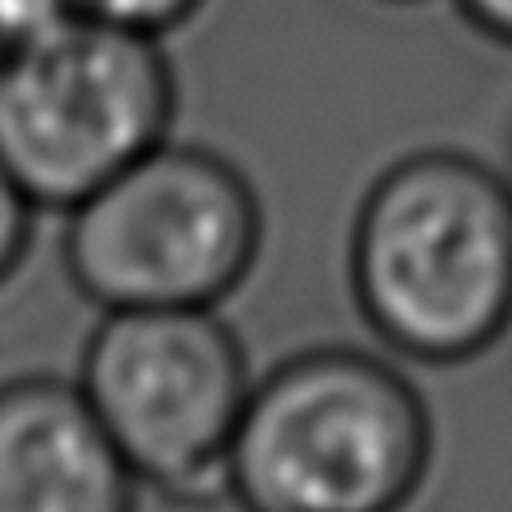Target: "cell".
<instances>
[{"instance_id": "obj_1", "label": "cell", "mask_w": 512, "mask_h": 512, "mask_svg": "<svg viewBox=\"0 0 512 512\" xmlns=\"http://www.w3.org/2000/svg\"><path fill=\"white\" fill-rule=\"evenodd\" d=\"M364 324L420 364H464L512 324V184L460 148L392 160L348 236Z\"/></svg>"}, {"instance_id": "obj_2", "label": "cell", "mask_w": 512, "mask_h": 512, "mask_svg": "<svg viewBox=\"0 0 512 512\" xmlns=\"http://www.w3.org/2000/svg\"><path fill=\"white\" fill-rule=\"evenodd\" d=\"M432 464L412 380L360 348H308L252 380L228 496L244 512H404Z\"/></svg>"}, {"instance_id": "obj_3", "label": "cell", "mask_w": 512, "mask_h": 512, "mask_svg": "<svg viewBox=\"0 0 512 512\" xmlns=\"http://www.w3.org/2000/svg\"><path fill=\"white\" fill-rule=\"evenodd\" d=\"M64 216V272L100 312L216 308L244 284L264 240L248 176L228 156L172 136Z\"/></svg>"}, {"instance_id": "obj_4", "label": "cell", "mask_w": 512, "mask_h": 512, "mask_svg": "<svg viewBox=\"0 0 512 512\" xmlns=\"http://www.w3.org/2000/svg\"><path fill=\"white\" fill-rule=\"evenodd\" d=\"M176 72L156 36L72 12L0 48V164L36 208L68 212L168 140Z\"/></svg>"}, {"instance_id": "obj_5", "label": "cell", "mask_w": 512, "mask_h": 512, "mask_svg": "<svg viewBox=\"0 0 512 512\" xmlns=\"http://www.w3.org/2000/svg\"><path fill=\"white\" fill-rule=\"evenodd\" d=\"M76 384L140 484L180 504L228 496V448L252 376L216 308L100 312Z\"/></svg>"}, {"instance_id": "obj_6", "label": "cell", "mask_w": 512, "mask_h": 512, "mask_svg": "<svg viewBox=\"0 0 512 512\" xmlns=\"http://www.w3.org/2000/svg\"><path fill=\"white\" fill-rule=\"evenodd\" d=\"M140 488L76 380L0 384V512H136Z\"/></svg>"}, {"instance_id": "obj_7", "label": "cell", "mask_w": 512, "mask_h": 512, "mask_svg": "<svg viewBox=\"0 0 512 512\" xmlns=\"http://www.w3.org/2000/svg\"><path fill=\"white\" fill-rule=\"evenodd\" d=\"M208 0H72V8L80 16L116 24V28H132L144 36L164 40L168 32H176L180 24H188Z\"/></svg>"}, {"instance_id": "obj_8", "label": "cell", "mask_w": 512, "mask_h": 512, "mask_svg": "<svg viewBox=\"0 0 512 512\" xmlns=\"http://www.w3.org/2000/svg\"><path fill=\"white\" fill-rule=\"evenodd\" d=\"M32 216H36V204L0 164V284L20 268L32 244Z\"/></svg>"}, {"instance_id": "obj_9", "label": "cell", "mask_w": 512, "mask_h": 512, "mask_svg": "<svg viewBox=\"0 0 512 512\" xmlns=\"http://www.w3.org/2000/svg\"><path fill=\"white\" fill-rule=\"evenodd\" d=\"M76 8L72 0H0V48L24 44L60 20H68Z\"/></svg>"}, {"instance_id": "obj_10", "label": "cell", "mask_w": 512, "mask_h": 512, "mask_svg": "<svg viewBox=\"0 0 512 512\" xmlns=\"http://www.w3.org/2000/svg\"><path fill=\"white\" fill-rule=\"evenodd\" d=\"M452 4L480 36L512 48V0H452Z\"/></svg>"}, {"instance_id": "obj_11", "label": "cell", "mask_w": 512, "mask_h": 512, "mask_svg": "<svg viewBox=\"0 0 512 512\" xmlns=\"http://www.w3.org/2000/svg\"><path fill=\"white\" fill-rule=\"evenodd\" d=\"M380 4H420V0H380Z\"/></svg>"}]
</instances>
